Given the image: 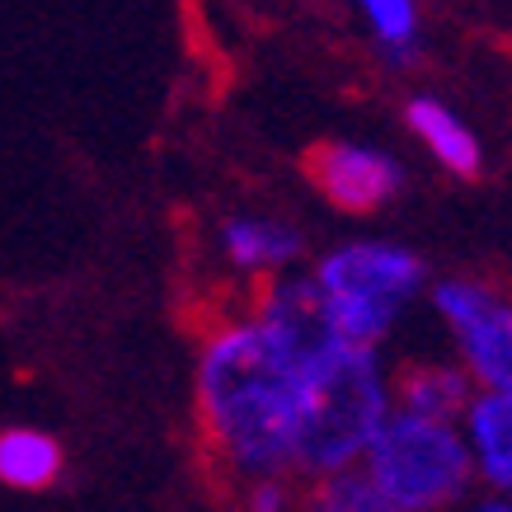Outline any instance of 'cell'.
<instances>
[{
  "label": "cell",
  "instance_id": "cell-1",
  "mask_svg": "<svg viewBox=\"0 0 512 512\" xmlns=\"http://www.w3.org/2000/svg\"><path fill=\"white\" fill-rule=\"evenodd\" d=\"M301 353L254 311L221 315L193 362V414L202 456L221 494L254 480H296V419L306 367Z\"/></svg>",
  "mask_w": 512,
  "mask_h": 512
},
{
  "label": "cell",
  "instance_id": "cell-2",
  "mask_svg": "<svg viewBox=\"0 0 512 512\" xmlns=\"http://www.w3.org/2000/svg\"><path fill=\"white\" fill-rule=\"evenodd\" d=\"M390 372L381 348L329 343L306 367L296 419V480H329L362 466V456L390 419Z\"/></svg>",
  "mask_w": 512,
  "mask_h": 512
},
{
  "label": "cell",
  "instance_id": "cell-3",
  "mask_svg": "<svg viewBox=\"0 0 512 512\" xmlns=\"http://www.w3.org/2000/svg\"><path fill=\"white\" fill-rule=\"evenodd\" d=\"M306 273L325 306L329 329L357 348H386L400 320L419 301H428V287H433L423 254L381 235L329 245L325 254H315Z\"/></svg>",
  "mask_w": 512,
  "mask_h": 512
},
{
  "label": "cell",
  "instance_id": "cell-4",
  "mask_svg": "<svg viewBox=\"0 0 512 512\" xmlns=\"http://www.w3.org/2000/svg\"><path fill=\"white\" fill-rule=\"evenodd\" d=\"M362 475L400 512H456L480 494L461 423L390 409L362 456Z\"/></svg>",
  "mask_w": 512,
  "mask_h": 512
},
{
  "label": "cell",
  "instance_id": "cell-5",
  "mask_svg": "<svg viewBox=\"0 0 512 512\" xmlns=\"http://www.w3.org/2000/svg\"><path fill=\"white\" fill-rule=\"evenodd\" d=\"M428 306L451 339L456 367L480 395H512V292L484 278H433Z\"/></svg>",
  "mask_w": 512,
  "mask_h": 512
},
{
  "label": "cell",
  "instance_id": "cell-6",
  "mask_svg": "<svg viewBox=\"0 0 512 512\" xmlns=\"http://www.w3.org/2000/svg\"><path fill=\"white\" fill-rule=\"evenodd\" d=\"M306 174L329 207L353 212V217L381 212L404 188V165L367 141H320L306 156Z\"/></svg>",
  "mask_w": 512,
  "mask_h": 512
},
{
  "label": "cell",
  "instance_id": "cell-7",
  "mask_svg": "<svg viewBox=\"0 0 512 512\" xmlns=\"http://www.w3.org/2000/svg\"><path fill=\"white\" fill-rule=\"evenodd\" d=\"M217 254L240 278L273 282L296 273L301 254H306V235L273 212H235L217 226Z\"/></svg>",
  "mask_w": 512,
  "mask_h": 512
},
{
  "label": "cell",
  "instance_id": "cell-8",
  "mask_svg": "<svg viewBox=\"0 0 512 512\" xmlns=\"http://www.w3.org/2000/svg\"><path fill=\"white\" fill-rule=\"evenodd\" d=\"M470 400H475V386H470V376L456 367V357H419V362L390 372V404L404 409V414L461 423Z\"/></svg>",
  "mask_w": 512,
  "mask_h": 512
},
{
  "label": "cell",
  "instance_id": "cell-9",
  "mask_svg": "<svg viewBox=\"0 0 512 512\" xmlns=\"http://www.w3.org/2000/svg\"><path fill=\"white\" fill-rule=\"evenodd\" d=\"M404 127L414 132L423 151L456 179H475L484 170V141L475 137V127L451 109L437 94H414L404 104Z\"/></svg>",
  "mask_w": 512,
  "mask_h": 512
},
{
  "label": "cell",
  "instance_id": "cell-10",
  "mask_svg": "<svg viewBox=\"0 0 512 512\" xmlns=\"http://www.w3.org/2000/svg\"><path fill=\"white\" fill-rule=\"evenodd\" d=\"M461 433H466L470 461H475L480 494L512 498V395H480L475 390L466 419H461Z\"/></svg>",
  "mask_w": 512,
  "mask_h": 512
},
{
  "label": "cell",
  "instance_id": "cell-11",
  "mask_svg": "<svg viewBox=\"0 0 512 512\" xmlns=\"http://www.w3.org/2000/svg\"><path fill=\"white\" fill-rule=\"evenodd\" d=\"M66 451L43 428H0V489L10 494H43L62 480Z\"/></svg>",
  "mask_w": 512,
  "mask_h": 512
},
{
  "label": "cell",
  "instance_id": "cell-12",
  "mask_svg": "<svg viewBox=\"0 0 512 512\" xmlns=\"http://www.w3.org/2000/svg\"><path fill=\"white\" fill-rule=\"evenodd\" d=\"M353 10L362 15L372 43L386 52V62L404 66L419 57V43H423L419 0H353Z\"/></svg>",
  "mask_w": 512,
  "mask_h": 512
},
{
  "label": "cell",
  "instance_id": "cell-13",
  "mask_svg": "<svg viewBox=\"0 0 512 512\" xmlns=\"http://www.w3.org/2000/svg\"><path fill=\"white\" fill-rule=\"evenodd\" d=\"M296 512H400V508H395L362 470H348V475H329V480L301 484Z\"/></svg>",
  "mask_w": 512,
  "mask_h": 512
},
{
  "label": "cell",
  "instance_id": "cell-14",
  "mask_svg": "<svg viewBox=\"0 0 512 512\" xmlns=\"http://www.w3.org/2000/svg\"><path fill=\"white\" fill-rule=\"evenodd\" d=\"M231 512H296L301 503V480H254L226 494Z\"/></svg>",
  "mask_w": 512,
  "mask_h": 512
},
{
  "label": "cell",
  "instance_id": "cell-15",
  "mask_svg": "<svg viewBox=\"0 0 512 512\" xmlns=\"http://www.w3.org/2000/svg\"><path fill=\"white\" fill-rule=\"evenodd\" d=\"M456 512H512V498H498V494H475L466 503V508H456Z\"/></svg>",
  "mask_w": 512,
  "mask_h": 512
}]
</instances>
